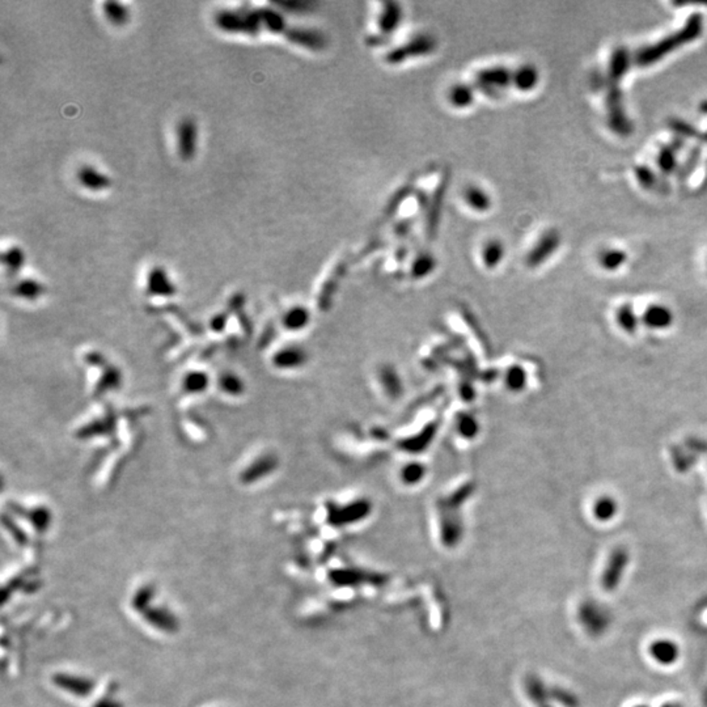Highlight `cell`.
Listing matches in <instances>:
<instances>
[{
	"label": "cell",
	"instance_id": "obj_5",
	"mask_svg": "<svg viewBox=\"0 0 707 707\" xmlns=\"http://www.w3.org/2000/svg\"><path fill=\"white\" fill-rule=\"evenodd\" d=\"M579 621L584 630L591 635H602L609 628L612 617L600 604L595 602H584L579 608Z\"/></svg>",
	"mask_w": 707,
	"mask_h": 707
},
{
	"label": "cell",
	"instance_id": "obj_7",
	"mask_svg": "<svg viewBox=\"0 0 707 707\" xmlns=\"http://www.w3.org/2000/svg\"><path fill=\"white\" fill-rule=\"evenodd\" d=\"M436 48V41L431 36H418L409 41V44L401 48H393L385 57V60L391 65H397L408 58L422 57L431 54Z\"/></svg>",
	"mask_w": 707,
	"mask_h": 707
},
{
	"label": "cell",
	"instance_id": "obj_12",
	"mask_svg": "<svg viewBox=\"0 0 707 707\" xmlns=\"http://www.w3.org/2000/svg\"><path fill=\"white\" fill-rule=\"evenodd\" d=\"M651 658L660 666H673L680 658V649L676 642L663 638L652 642L649 647Z\"/></svg>",
	"mask_w": 707,
	"mask_h": 707
},
{
	"label": "cell",
	"instance_id": "obj_10",
	"mask_svg": "<svg viewBox=\"0 0 707 707\" xmlns=\"http://www.w3.org/2000/svg\"><path fill=\"white\" fill-rule=\"evenodd\" d=\"M402 16H403V12H402L401 4L394 3V1L382 3V10L377 16L379 33L382 36L393 34L396 32V29L400 28Z\"/></svg>",
	"mask_w": 707,
	"mask_h": 707
},
{
	"label": "cell",
	"instance_id": "obj_26",
	"mask_svg": "<svg viewBox=\"0 0 707 707\" xmlns=\"http://www.w3.org/2000/svg\"><path fill=\"white\" fill-rule=\"evenodd\" d=\"M626 259H628L626 253L620 249H608V250H604L600 254L599 262H600L602 268H605L608 271H614V270L621 268Z\"/></svg>",
	"mask_w": 707,
	"mask_h": 707
},
{
	"label": "cell",
	"instance_id": "obj_25",
	"mask_svg": "<svg viewBox=\"0 0 707 707\" xmlns=\"http://www.w3.org/2000/svg\"><path fill=\"white\" fill-rule=\"evenodd\" d=\"M42 292H44V286L34 279H22L13 288V295L22 297V299H28V300L37 299L41 297Z\"/></svg>",
	"mask_w": 707,
	"mask_h": 707
},
{
	"label": "cell",
	"instance_id": "obj_1",
	"mask_svg": "<svg viewBox=\"0 0 707 707\" xmlns=\"http://www.w3.org/2000/svg\"><path fill=\"white\" fill-rule=\"evenodd\" d=\"M215 25L227 33L257 34L262 30L285 36L291 42L304 48H317L323 46V39L309 29L290 25L282 13L271 8H231L216 12Z\"/></svg>",
	"mask_w": 707,
	"mask_h": 707
},
{
	"label": "cell",
	"instance_id": "obj_15",
	"mask_svg": "<svg viewBox=\"0 0 707 707\" xmlns=\"http://www.w3.org/2000/svg\"><path fill=\"white\" fill-rule=\"evenodd\" d=\"M538 82H540V71L531 63H524L512 70V86L520 92L533 91Z\"/></svg>",
	"mask_w": 707,
	"mask_h": 707
},
{
	"label": "cell",
	"instance_id": "obj_20",
	"mask_svg": "<svg viewBox=\"0 0 707 707\" xmlns=\"http://www.w3.org/2000/svg\"><path fill=\"white\" fill-rule=\"evenodd\" d=\"M103 12L110 24L115 27H122L130 19V10L124 3L119 1H105L103 3Z\"/></svg>",
	"mask_w": 707,
	"mask_h": 707
},
{
	"label": "cell",
	"instance_id": "obj_14",
	"mask_svg": "<svg viewBox=\"0 0 707 707\" xmlns=\"http://www.w3.org/2000/svg\"><path fill=\"white\" fill-rule=\"evenodd\" d=\"M462 198L470 210L479 214L488 212L493 207V200L488 191L477 183H469L462 191Z\"/></svg>",
	"mask_w": 707,
	"mask_h": 707
},
{
	"label": "cell",
	"instance_id": "obj_11",
	"mask_svg": "<svg viewBox=\"0 0 707 707\" xmlns=\"http://www.w3.org/2000/svg\"><path fill=\"white\" fill-rule=\"evenodd\" d=\"M53 682L57 685L58 688L67 690L68 693L77 696V697H88L93 689L96 684L91 679L67 675V673H57L53 677Z\"/></svg>",
	"mask_w": 707,
	"mask_h": 707
},
{
	"label": "cell",
	"instance_id": "obj_23",
	"mask_svg": "<svg viewBox=\"0 0 707 707\" xmlns=\"http://www.w3.org/2000/svg\"><path fill=\"white\" fill-rule=\"evenodd\" d=\"M616 321L626 333H634L640 325L638 316L630 304H623L616 311Z\"/></svg>",
	"mask_w": 707,
	"mask_h": 707
},
{
	"label": "cell",
	"instance_id": "obj_36",
	"mask_svg": "<svg viewBox=\"0 0 707 707\" xmlns=\"http://www.w3.org/2000/svg\"><path fill=\"white\" fill-rule=\"evenodd\" d=\"M93 707H124V705L119 701L113 699L110 696H106V697L101 698Z\"/></svg>",
	"mask_w": 707,
	"mask_h": 707
},
{
	"label": "cell",
	"instance_id": "obj_29",
	"mask_svg": "<svg viewBox=\"0 0 707 707\" xmlns=\"http://www.w3.org/2000/svg\"><path fill=\"white\" fill-rule=\"evenodd\" d=\"M526 384V373L523 368H520L519 365H515L510 370V372L507 375V385L510 387L511 391L514 392H519V391H523L524 387Z\"/></svg>",
	"mask_w": 707,
	"mask_h": 707
},
{
	"label": "cell",
	"instance_id": "obj_39",
	"mask_svg": "<svg viewBox=\"0 0 707 707\" xmlns=\"http://www.w3.org/2000/svg\"><path fill=\"white\" fill-rule=\"evenodd\" d=\"M634 707H649V706H646V705H637V706Z\"/></svg>",
	"mask_w": 707,
	"mask_h": 707
},
{
	"label": "cell",
	"instance_id": "obj_16",
	"mask_svg": "<svg viewBox=\"0 0 707 707\" xmlns=\"http://www.w3.org/2000/svg\"><path fill=\"white\" fill-rule=\"evenodd\" d=\"M143 616L144 620L150 625H153V628H156L157 630L169 633V634L179 630L180 625H179L177 618L173 616L172 613L164 609V608H148L143 613Z\"/></svg>",
	"mask_w": 707,
	"mask_h": 707
},
{
	"label": "cell",
	"instance_id": "obj_3",
	"mask_svg": "<svg viewBox=\"0 0 707 707\" xmlns=\"http://www.w3.org/2000/svg\"><path fill=\"white\" fill-rule=\"evenodd\" d=\"M476 86L485 95L495 97L508 86H512V70L505 66H490L477 71Z\"/></svg>",
	"mask_w": 707,
	"mask_h": 707
},
{
	"label": "cell",
	"instance_id": "obj_18",
	"mask_svg": "<svg viewBox=\"0 0 707 707\" xmlns=\"http://www.w3.org/2000/svg\"><path fill=\"white\" fill-rule=\"evenodd\" d=\"M642 321L651 329H667L673 321V313L668 306L654 304L643 312Z\"/></svg>",
	"mask_w": 707,
	"mask_h": 707
},
{
	"label": "cell",
	"instance_id": "obj_21",
	"mask_svg": "<svg viewBox=\"0 0 707 707\" xmlns=\"http://www.w3.org/2000/svg\"><path fill=\"white\" fill-rule=\"evenodd\" d=\"M435 266H436V259L432 256V253L427 250L420 252L411 262V277L415 279L427 277Z\"/></svg>",
	"mask_w": 707,
	"mask_h": 707
},
{
	"label": "cell",
	"instance_id": "obj_17",
	"mask_svg": "<svg viewBox=\"0 0 707 707\" xmlns=\"http://www.w3.org/2000/svg\"><path fill=\"white\" fill-rule=\"evenodd\" d=\"M447 100L449 105L456 109H467L469 106L473 105L476 100L474 86L469 83H455L448 88Z\"/></svg>",
	"mask_w": 707,
	"mask_h": 707
},
{
	"label": "cell",
	"instance_id": "obj_22",
	"mask_svg": "<svg viewBox=\"0 0 707 707\" xmlns=\"http://www.w3.org/2000/svg\"><path fill=\"white\" fill-rule=\"evenodd\" d=\"M617 502L612 497H600L593 503V517L602 523L611 521L617 515Z\"/></svg>",
	"mask_w": 707,
	"mask_h": 707
},
{
	"label": "cell",
	"instance_id": "obj_24",
	"mask_svg": "<svg viewBox=\"0 0 707 707\" xmlns=\"http://www.w3.org/2000/svg\"><path fill=\"white\" fill-rule=\"evenodd\" d=\"M25 264V253L22 249L13 245L3 252V265L10 274H16Z\"/></svg>",
	"mask_w": 707,
	"mask_h": 707
},
{
	"label": "cell",
	"instance_id": "obj_34",
	"mask_svg": "<svg viewBox=\"0 0 707 707\" xmlns=\"http://www.w3.org/2000/svg\"><path fill=\"white\" fill-rule=\"evenodd\" d=\"M223 389L230 394H236L242 391V385L240 384L239 379L233 375H227L223 377Z\"/></svg>",
	"mask_w": 707,
	"mask_h": 707
},
{
	"label": "cell",
	"instance_id": "obj_33",
	"mask_svg": "<svg viewBox=\"0 0 707 707\" xmlns=\"http://www.w3.org/2000/svg\"><path fill=\"white\" fill-rule=\"evenodd\" d=\"M422 476H423V469L421 467L408 465L402 470V478H403L405 484H417L415 481L421 479Z\"/></svg>",
	"mask_w": 707,
	"mask_h": 707
},
{
	"label": "cell",
	"instance_id": "obj_19",
	"mask_svg": "<svg viewBox=\"0 0 707 707\" xmlns=\"http://www.w3.org/2000/svg\"><path fill=\"white\" fill-rule=\"evenodd\" d=\"M506 256V247L502 240L488 239L481 249V259L488 268H495Z\"/></svg>",
	"mask_w": 707,
	"mask_h": 707
},
{
	"label": "cell",
	"instance_id": "obj_30",
	"mask_svg": "<svg viewBox=\"0 0 707 707\" xmlns=\"http://www.w3.org/2000/svg\"><path fill=\"white\" fill-rule=\"evenodd\" d=\"M552 692V696L561 703L564 705V707H579L580 706V701L578 696H575L573 693H571L570 690L564 688H555L550 689Z\"/></svg>",
	"mask_w": 707,
	"mask_h": 707
},
{
	"label": "cell",
	"instance_id": "obj_8",
	"mask_svg": "<svg viewBox=\"0 0 707 707\" xmlns=\"http://www.w3.org/2000/svg\"><path fill=\"white\" fill-rule=\"evenodd\" d=\"M559 244H561V236L557 231H545L526 254V265L529 268H538L546 259H550L554 254Z\"/></svg>",
	"mask_w": 707,
	"mask_h": 707
},
{
	"label": "cell",
	"instance_id": "obj_6",
	"mask_svg": "<svg viewBox=\"0 0 707 707\" xmlns=\"http://www.w3.org/2000/svg\"><path fill=\"white\" fill-rule=\"evenodd\" d=\"M176 141H177V153L182 160L185 162L191 160L197 153V142H198V126L194 118L185 117L177 124Z\"/></svg>",
	"mask_w": 707,
	"mask_h": 707
},
{
	"label": "cell",
	"instance_id": "obj_13",
	"mask_svg": "<svg viewBox=\"0 0 707 707\" xmlns=\"http://www.w3.org/2000/svg\"><path fill=\"white\" fill-rule=\"evenodd\" d=\"M77 176V181L83 188H86V190H106L112 185L110 177L92 165L80 167Z\"/></svg>",
	"mask_w": 707,
	"mask_h": 707
},
{
	"label": "cell",
	"instance_id": "obj_28",
	"mask_svg": "<svg viewBox=\"0 0 707 707\" xmlns=\"http://www.w3.org/2000/svg\"><path fill=\"white\" fill-rule=\"evenodd\" d=\"M153 596H155V587L151 584L144 585L138 592L135 593L134 599H133V608L138 612H145L148 608H151L150 604L153 602Z\"/></svg>",
	"mask_w": 707,
	"mask_h": 707
},
{
	"label": "cell",
	"instance_id": "obj_38",
	"mask_svg": "<svg viewBox=\"0 0 707 707\" xmlns=\"http://www.w3.org/2000/svg\"><path fill=\"white\" fill-rule=\"evenodd\" d=\"M661 707H681L679 703H675V702H668V703H664Z\"/></svg>",
	"mask_w": 707,
	"mask_h": 707
},
{
	"label": "cell",
	"instance_id": "obj_37",
	"mask_svg": "<svg viewBox=\"0 0 707 707\" xmlns=\"http://www.w3.org/2000/svg\"><path fill=\"white\" fill-rule=\"evenodd\" d=\"M39 585H41V583H39V582H30V583H24V585H22V588H21V590H24V591H25V592L27 593H33L36 592V591L39 590Z\"/></svg>",
	"mask_w": 707,
	"mask_h": 707
},
{
	"label": "cell",
	"instance_id": "obj_2",
	"mask_svg": "<svg viewBox=\"0 0 707 707\" xmlns=\"http://www.w3.org/2000/svg\"><path fill=\"white\" fill-rule=\"evenodd\" d=\"M703 30V18L701 15H692L681 28L672 34L659 39L652 45H646L631 54L633 67L646 68L656 65L681 48L699 39Z\"/></svg>",
	"mask_w": 707,
	"mask_h": 707
},
{
	"label": "cell",
	"instance_id": "obj_4",
	"mask_svg": "<svg viewBox=\"0 0 707 707\" xmlns=\"http://www.w3.org/2000/svg\"><path fill=\"white\" fill-rule=\"evenodd\" d=\"M630 555L625 547H616L609 554L602 575V587L607 592H613L621 584Z\"/></svg>",
	"mask_w": 707,
	"mask_h": 707
},
{
	"label": "cell",
	"instance_id": "obj_32",
	"mask_svg": "<svg viewBox=\"0 0 707 707\" xmlns=\"http://www.w3.org/2000/svg\"><path fill=\"white\" fill-rule=\"evenodd\" d=\"M30 520L39 532H45L48 529V523H50V515L45 508H39L32 514Z\"/></svg>",
	"mask_w": 707,
	"mask_h": 707
},
{
	"label": "cell",
	"instance_id": "obj_31",
	"mask_svg": "<svg viewBox=\"0 0 707 707\" xmlns=\"http://www.w3.org/2000/svg\"><path fill=\"white\" fill-rule=\"evenodd\" d=\"M206 382H207V379L205 375L202 373H195V375H190L186 377V382H185V389L188 392H202L206 387Z\"/></svg>",
	"mask_w": 707,
	"mask_h": 707
},
{
	"label": "cell",
	"instance_id": "obj_9",
	"mask_svg": "<svg viewBox=\"0 0 707 707\" xmlns=\"http://www.w3.org/2000/svg\"><path fill=\"white\" fill-rule=\"evenodd\" d=\"M147 292L153 297H172L176 286L163 266H153L147 277Z\"/></svg>",
	"mask_w": 707,
	"mask_h": 707
},
{
	"label": "cell",
	"instance_id": "obj_35",
	"mask_svg": "<svg viewBox=\"0 0 707 707\" xmlns=\"http://www.w3.org/2000/svg\"><path fill=\"white\" fill-rule=\"evenodd\" d=\"M673 164H675V155L672 151H664L661 153L659 165L664 172H670L673 169Z\"/></svg>",
	"mask_w": 707,
	"mask_h": 707
},
{
	"label": "cell",
	"instance_id": "obj_27",
	"mask_svg": "<svg viewBox=\"0 0 707 707\" xmlns=\"http://www.w3.org/2000/svg\"><path fill=\"white\" fill-rule=\"evenodd\" d=\"M308 318L309 313L306 309L301 306H294L285 316V324L291 330H299L301 327H306Z\"/></svg>",
	"mask_w": 707,
	"mask_h": 707
}]
</instances>
